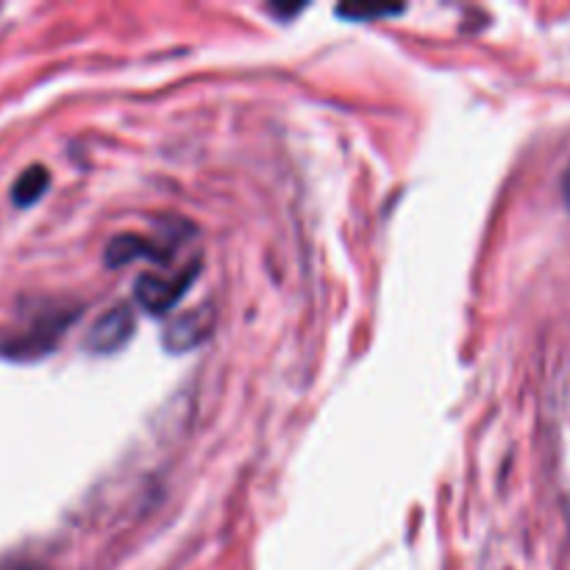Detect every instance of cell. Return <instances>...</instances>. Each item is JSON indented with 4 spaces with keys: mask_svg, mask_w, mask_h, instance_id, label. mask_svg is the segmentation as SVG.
Wrapping results in <instances>:
<instances>
[{
    "mask_svg": "<svg viewBox=\"0 0 570 570\" xmlns=\"http://www.w3.org/2000/svg\"><path fill=\"white\" fill-rule=\"evenodd\" d=\"M0 570H48L42 562L31 560V557H3Z\"/></svg>",
    "mask_w": 570,
    "mask_h": 570,
    "instance_id": "obj_4",
    "label": "cell"
},
{
    "mask_svg": "<svg viewBox=\"0 0 570 570\" xmlns=\"http://www.w3.org/2000/svg\"><path fill=\"white\" fill-rule=\"evenodd\" d=\"M48 184H50V176L42 165L28 167V170L20 173L14 187H11V200H14L17 206L37 204V200L42 198L45 189H48Z\"/></svg>",
    "mask_w": 570,
    "mask_h": 570,
    "instance_id": "obj_3",
    "label": "cell"
},
{
    "mask_svg": "<svg viewBox=\"0 0 570 570\" xmlns=\"http://www.w3.org/2000/svg\"><path fill=\"white\" fill-rule=\"evenodd\" d=\"M198 273V265L189 262L184 267H170L167 273H145L137 282V304L148 309L150 315H161V312L173 309L187 293L189 282Z\"/></svg>",
    "mask_w": 570,
    "mask_h": 570,
    "instance_id": "obj_1",
    "label": "cell"
},
{
    "mask_svg": "<svg viewBox=\"0 0 570 570\" xmlns=\"http://www.w3.org/2000/svg\"><path fill=\"white\" fill-rule=\"evenodd\" d=\"M131 328H134V321L131 315H128V309H115L95 323L92 332H89L87 345L92 351H98V354H109V351L120 348V345L126 343Z\"/></svg>",
    "mask_w": 570,
    "mask_h": 570,
    "instance_id": "obj_2",
    "label": "cell"
},
{
    "mask_svg": "<svg viewBox=\"0 0 570 570\" xmlns=\"http://www.w3.org/2000/svg\"><path fill=\"white\" fill-rule=\"evenodd\" d=\"M562 198H566V206L570 209V165H568L566 176H562Z\"/></svg>",
    "mask_w": 570,
    "mask_h": 570,
    "instance_id": "obj_5",
    "label": "cell"
}]
</instances>
